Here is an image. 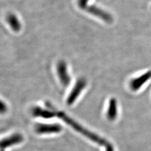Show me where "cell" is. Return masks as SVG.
Returning a JSON list of instances; mask_svg holds the SVG:
<instances>
[{"instance_id":"8","label":"cell","mask_w":151,"mask_h":151,"mask_svg":"<svg viewBox=\"0 0 151 151\" xmlns=\"http://www.w3.org/2000/svg\"><path fill=\"white\" fill-rule=\"evenodd\" d=\"M32 114L34 116L44 119L52 118L57 115V114L51 111L50 110L45 109L39 106H36L32 109Z\"/></svg>"},{"instance_id":"13","label":"cell","mask_w":151,"mask_h":151,"mask_svg":"<svg viewBox=\"0 0 151 151\" xmlns=\"http://www.w3.org/2000/svg\"><path fill=\"white\" fill-rule=\"evenodd\" d=\"M105 147H106V151H114L113 147L110 143H109Z\"/></svg>"},{"instance_id":"10","label":"cell","mask_w":151,"mask_h":151,"mask_svg":"<svg viewBox=\"0 0 151 151\" xmlns=\"http://www.w3.org/2000/svg\"><path fill=\"white\" fill-rule=\"evenodd\" d=\"M7 20L14 31L16 32L20 31L21 29V24L15 15L10 14L7 17Z\"/></svg>"},{"instance_id":"7","label":"cell","mask_w":151,"mask_h":151,"mask_svg":"<svg viewBox=\"0 0 151 151\" xmlns=\"http://www.w3.org/2000/svg\"><path fill=\"white\" fill-rule=\"evenodd\" d=\"M88 11L92 15L100 18L104 22L108 23H110L113 22V17L111 15L106 11H104L96 6H92L88 7Z\"/></svg>"},{"instance_id":"6","label":"cell","mask_w":151,"mask_h":151,"mask_svg":"<svg viewBox=\"0 0 151 151\" xmlns=\"http://www.w3.org/2000/svg\"><path fill=\"white\" fill-rule=\"evenodd\" d=\"M151 78V70L148 71L140 76L134 78L130 81L129 87L130 89L133 91L138 90Z\"/></svg>"},{"instance_id":"4","label":"cell","mask_w":151,"mask_h":151,"mask_svg":"<svg viewBox=\"0 0 151 151\" xmlns=\"http://www.w3.org/2000/svg\"><path fill=\"white\" fill-rule=\"evenodd\" d=\"M57 73L61 84L67 87L70 82V76L68 73L67 64L65 61H60L57 65Z\"/></svg>"},{"instance_id":"2","label":"cell","mask_w":151,"mask_h":151,"mask_svg":"<svg viewBox=\"0 0 151 151\" xmlns=\"http://www.w3.org/2000/svg\"><path fill=\"white\" fill-rule=\"evenodd\" d=\"M34 130L38 134H58L62 130V126L58 124L38 123L34 127Z\"/></svg>"},{"instance_id":"14","label":"cell","mask_w":151,"mask_h":151,"mask_svg":"<svg viewBox=\"0 0 151 151\" xmlns=\"http://www.w3.org/2000/svg\"><path fill=\"white\" fill-rule=\"evenodd\" d=\"M0 151H4V150H0Z\"/></svg>"},{"instance_id":"5","label":"cell","mask_w":151,"mask_h":151,"mask_svg":"<svg viewBox=\"0 0 151 151\" xmlns=\"http://www.w3.org/2000/svg\"><path fill=\"white\" fill-rule=\"evenodd\" d=\"M24 140L23 135L20 133H15L0 140V150L20 144Z\"/></svg>"},{"instance_id":"12","label":"cell","mask_w":151,"mask_h":151,"mask_svg":"<svg viewBox=\"0 0 151 151\" xmlns=\"http://www.w3.org/2000/svg\"><path fill=\"white\" fill-rule=\"evenodd\" d=\"M88 1L89 0H78V4L81 8H86Z\"/></svg>"},{"instance_id":"3","label":"cell","mask_w":151,"mask_h":151,"mask_svg":"<svg viewBox=\"0 0 151 151\" xmlns=\"http://www.w3.org/2000/svg\"><path fill=\"white\" fill-rule=\"evenodd\" d=\"M86 85V81L83 78H81L77 81L67 99L66 103L68 105H71L75 102L76 99L80 96L81 92L83 90Z\"/></svg>"},{"instance_id":"9","label":"cell","mask_w":151,"mask_h":151,"mask_svg":"<svg viewBox=\"0 0 151 151\" xmlns=\"http://www.w3.org/2000/svg\"><path fill=\"white\" fill-rule=\"evenodd\" d=\"M117 115V102L115 98H111L109 103L108 110L106 113L107 118L110 121H114L116 118Z\"/></svg>"},{"instance_id":"11","label":"cell","mask_w":151,"mask_h":151,"mask_svg":"<svg viewBox=\"0 0 151 151\" xmlns=\"http://www.w3.org/2000/svg\"><path fill=\"white\" fill-rule=\"evenodd\" d=\"M8 108L7 105L0 99V114H5L7 113Z\"/></svg>"},{"instance_id":"1","label":"cell","mask_w":151,"mask_h":151,"mask_svg":"<svg viewBox=\"0 0 151 151\" xmlns=\"http://www.w3.org/2000/svg\"><path fill=\"white\" fill-rule=\"evenodd\" d=\"M57 115L60 119H62L67 124L71 127L73 129L75 130L76 131H77V132L81 133V134L84 135L85 137H86L90 140H92V142L97 143V145L106 147L109 143L107 142V140H105V139L85 129L80 124H78L74 120L72 119L70 117L67 116L65 113H63V112L58 113Z\"/></svg>"}]
</instances>
